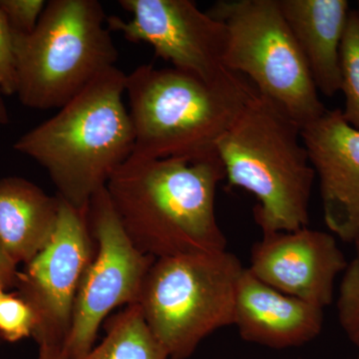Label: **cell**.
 I'll return each mask as SVG.
<instances>
[{"instance_id": "2e32d148", "label": "cell", "mask_w": 359, "mask_h": 359, "mask_svg": "<svg viewBox=\"0 0 359 359\" xmlns=\"http://www.w3.org/2000/svg\"><path fill=\"white\" fill-rule=\"evenodd\" d=\"M81 359H169L148 327L138 304H131L106 325V337Z\"/></svg>"}, {"instance_id": "30bf717a", "label": "cell", "mask_w": 359, "mask_h": 359, "mask_svg": "<svg viewBox=\"0 0 359 359\" xmlns=\"http://www.w3.org/2000/svg\"><path fill=\"white\" fill-rule=\"evenodd\" d=\"M120 6L131 14L125 21L107 18L110 32H121L130 42H144L156 55L174 68L207 80L217 81L231 73L223 63L226 27L191 0H120Z\"/></svg>"}, {"instance_id": "603a6c76", "label": "cell", "mask_w": 359, "mask_h": 359, "mask_svg": "<svg viewBox=\"0 0 359 359\" xmlns=\"http://www.w3.org/2000/svg\"><path fill=\"white\" fill-rule=\"evenodd\" d=\"M2 96L4 95L0 93V126L8 124L9 122L8 110H7L6 103H4V97Z\"/></svg>"}, {"instance_id": "277c9868", "label": "cell", "mask_w": 359, "mask_h": 359, "mask_svg": "<svg viewBox=\"0 0 359 359\" xmlns=\"http://www.w3.org/2000/svg\"><path fill=\"white\" fill-rule=\"evenodd\" d=\"M229 186L257 199L255 221L263 233L308 226L316 171L302 128L257 92L216 146Z\"/></svg>"}, {"instance_id": "ffe728a7", "label": "cell", "mask_w": 359, "mask_h": 359, "mask_svg": "<svg viewBox=\"0 0 359 359\" xmlns=\"http://www.w3.org/2000/svg\"><path fill=\"white\" fill-rule=\"evenodd\" d=\"M46 1L44 0H0V11L15 35H28L35 29Z\"/></svg>"}, {"instance_id": "6da1fadb", "label": "cell", "mask_w": 359, "mask_h": 359, "mask_svg": "<svg viewBox=\"0 0 359 359\" xmlns=\"http://www.w3.org/2000/svg\"><path fill=\"white\" fill-rule=\"evenodd\" d=\"M224 179L217 154L195 161L132 155L106 190L132 244L156 259L226 250L215 211Z\"/></svg>"}, {"instance_id": "9a60e30c", "label": "cell", "mask_w": 359, "mask_h": 359, "mask_svg": "<svg viewBox=\"0 0 359 359\" xmlns=\"http://www.w3.org/2000/svg\"><path fill=\"white\" fill-rule=\"evenodd\" d=\"M61 200L20 177L0 179V245L16 266L29 263L50 242Z\"/></svg>"}, {"instance_id": "e0dca14e", "label": "cell", "mask_w": 359, "mask_h": 359, "mask_svg": "<svg viewBox=\"0 0 359 359\" xmlns=\"http://www.w3.org/2000/svg\"><path fill=\"white\" fill-rule=\"evenodd\" d=\"M340 91L344 120L359 130V11H351L340 47Z\"/></svg>"}, {"instance_id": "484cf974", "label": "cell", "mask_w": 359, "mask_h": 359, "mask_svg": "<svg viewBox=\"0 0 359 359\" xmlns=\"http://www.w3.org/2000/svg\"><path fill=\"white\" fill-rule=\"evenodd\" d=\"M351 359H359V355L358 356H356L355 358H351Z\"/></svg>"}, {"instance_id": "7a4b0ae2", "label": "cell", "mask_w": 359, "mask_h": 359, "mask_svg": "<svg viewBox=\"0 0 359 359\" xmlns=\"http://www.w3.org/2000/svg\"><path fill=\"white\" fill-rule=\"evenodd\" d=\"M125 84L126 74L119 68L104 71L13 146L43 167L58 197L84 215L94 195L133 154V124L123 101Z\"/></svg>"}, {"instance_id": "9c48e42d", "label": "cell", "mask_w": 359, "mask_h": 359, "mask_svg": "<svg viewBox=\"0 0 359 359\" xmlns=\"http://www.w3.org/2000/svg\"><path fill=\"white\" fill-rule=\"evenodd\" d=\"M87 219L95 252L78 290L65 359H81L91 351L101 323L113 309L138 304L155 261L132 244L106 187L92 198Z\"/></svg>"}, {"instance_id": "52a82bcc", "label": "cell", "mask_w": 359, "mask_h": 359, "mask_svg": "<svg viewBox=\"0 0 359 359\" xmlns=\"http://www.w3.org/2000/svg\"><path fill=\"white\" fill-rule=\"evenodd\" d=\"M207 13L226 27V70L247 75L302 129L327 111L278 0H221Z\"/></svg>"}, {"instance_id": "8fae6325", "label": "cell", "mask_w": 359, "mask_h": 359, "mask_svg": "<svg viewBox=\"0 0 359 359\" xmlns=\"http://www.w3.org/2000/svg\"><path fill=\"white\" fill-rule=\"evenodd\" d=\"M347 264L334 236L306 226L263 233L252 247L248 269L278 292L325 309L332 304L335 280Z\"/></svg>"}, {"instance_id": "44dd1931", "label": "cell", "mask_w": 359, "mask_h": 359, "mask_svg": "<svg viewBox=\"0 0 359 359\" xmlns=\"http://www.w3.org/2000/svg\"><path fill=\"white\" fill-rule=\"evenodd\" d=\"M18 92L15 36L0 11V93L11 96Z\"/></svg>"}, {"instance_id": "d4e9b609", "label": "cell", "mask_w": 359, "mask_h": 359, "mask_svg": "<svg viewBox=\"0 0 359 359\" xmlns=\"http://www.w3.org/2000/svg\"><path fill=\"white\" fill-rule=\"evenodd\" d=\"M6 287H4V285H2L1 283H0V299H1L2 297V295H4V294H6Z\"/></svg>"}, {"instance_id": "cb8c5ba5", "label": "cell", "mask_w": 359, "mask_h": 359, "mask_svg": "<svg viewBox=\"0 0 359 359\" xmlns=\"http://www.w3.org/2000/svg\"><path fill=\"white\" fill-rule=\"evenodd\" d=\"M354 244V247H355L356 250V257L359 259V229L358 231H356L355 236H354L353 242Z\"/></svg>"}, {"instance_id": "3957f363", "label": "cell", "mask_w": 359, "mask_h": 359, "mask_svg": "<svg viewBox=\"0 0 359 359\" xmlns=\"http://www.w3.org/2000/svg\"><path fill=\"white\" fill-rule=\"evenodd\" d=\"M135 133L133 156L190 161L216 155V146L257 93L242 75L217 81L177 69L141 65L126 75Z\"/></svg>"}, {"instance_id": "7402d4cb", "label": "cell", "mask_w": 359, "mask_h": 359, "mask_svg": "<svg viewBox=\"0 0 359 359\" xmlns=\"http://www.w3.org/2000/svg\"><path fill=\"white\" fill-rule=\"evenodd\" d=\"M18 266L7 257L6 252L0 245V283L6 289L15 287L18 282Z\"/></svg>"}, {"instance_id": "5bb4252c", "label": "cell", "mask_w": 359, "mask_h": 359, "mask_svg": "<svg viewBox=\"0 0 359 359\" xmlns=\"http://www.w3.org/2000/svg\"><path fill=\"white\" fill-rule=\"evenodd\" d=\"M316 88L340 91V47L351 7L346 0H278Z\"/></svg>"}, {"instance_id": "5b68a950", "label": "cell", "mask_w": 359, "mask_h": 359, "mask_svg": "<svg viewBox=\"0 0 359 359\" xmlns=\"http://www.w3.org/2000/svg\"><path fill=\"white\" fill-rule=\"evenodd\" d=\"M97 0H50L35 29L15 35L16 95L26 107L49 110L69 102L119 52Z\"/></svg>"}, {"instance_id": "d6986e66", "label": "cell", "mask_w": 359, "mask_h": 359, "mask_svg": "<svg viewBox=\"0 0 359 359\" xmlns=\"http://www.w3.org/2000/svg\"><path fill=\"white\" fill-rule=\"evenodd\" d=\"M34 318L32 309L16 294L0 299V339L18 342L32 335Z\"/></svg>"}, {"instance_id": "ac0fdd59", "label": "cell", "mask_w": 359, "mask_h": 359, "mask_svg": "<svg viewBox=\"0 0 359 359\" xmlns=\"http://www.w3.org/2000/svg\"><path fill=\"white\" fill-rule=\"evenodd\" d=\"M337 313L342 330L359 347V259L347 264L340 283Z\"/></svg>"}, {"instance_id": "4316f807", "label": "cell", "mask_w": 359, "mask_h": 359, "mask_svg": "<svg viewBox=\"0 0 359 359\" xmlns=\"http://www.w3.org/2000/svg\"><path fill=\"white\" fill-rule=\"evenodd\" d=\"M358 11H359V2H358Z\"/></svg>"}, {"instance_id": "8992f818", "label": "cell", "mask_w": 359, "mask_h": 359, "mask_svg": "<svg viewBox=\"0 0 359 359\" xmlns=\"http://www.w3.org/2000/svg\"><path fill=\"white\" fill-rule=\"evenodd\" d=\"M245 268L226 250L156 259L138 304L169 359H187L201 342L235 323Z\"/></svg>"}, {"instance_id": "ba28073f", "label": "cell", "mask_w": 359, "mask_h": 359, "mask_svg": "<svg viewBox=\"0 0 359 359\" xmlns=\"http://www.w3.org/2000/svg\"><path fill=\"white\" fill-rule=\"evenodd\" d=\"M94 252L87 215L61 200L53 237L18 271L15 285L34 318L39 359H65L78 290Z\"/></svg>"}, {"instance_id": "4fadbf2b", "label": "cell", "mask_w": 359, "mask_h": 359, "mask_svg": "<svg viewBox=\"0 0 359 359\" xmlns=\"http://www.w3.org/2000/svg\"><path fill=\"white\" fill-rule=\"evenodd\" d=\"M233 325L245 341L290 348L320 335L323 309L278 292L245 268L236 295Z\"/></svg>"}, {"instance_id": "7c38bea8", "label": "cell", "mask_w": 359, "mask_h": 359, "mask_svg": "<svg viewBox=\"0 0 359 359\" xmlns=\"http://www.w3.org/2000/svg\"><path fill=\"white\" fill-rule=\"evenodd\" d=\"M302 138L320 179L325 224L346 242L359 229V130L341 110H327L302 129Z\"/></svg>"}]
</instances>
